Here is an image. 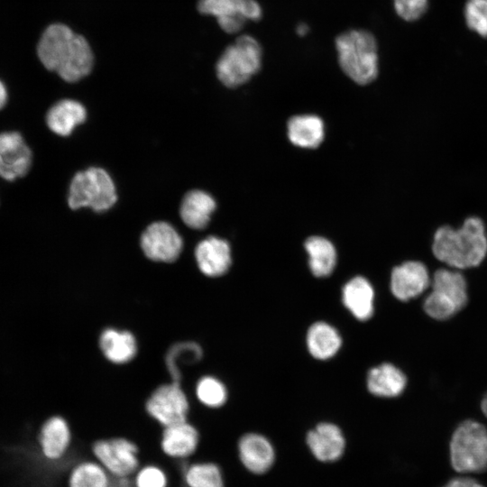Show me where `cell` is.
I'll return each instance as SVG.
<instances>
[{
	"label": "cell",
	"mask_w": 487,
	"mask_h": 487,
	"mask_svg": "<svg viewBox=\"0 0 487 487\" xmlns=\"http://www.w3.org/2000/svg\"><path fill=\"white\" fill-rule=\"evenodd\" d=\"M308 264L313 275L326 277L336 264V252L330 241L320 236L309 237L305 243Z\"/></svg>",
	"instance_id": "obj_28"
},
{
	"label": "cell",
	"mask_w": 487,
	"mask_h": 487,
	"mask_svg": "<svg viewBox=\"0 0 487 487\" xmlns=\"http://www.w3.org/2000/svg\"><path fill=\"white\" fill-rule=\"evenodd\" d=\"M195 257L201 272L209 277L225 274L232 261L229 244L215 236L207 237L198 244Z\"/></svg>",
	"instance_id": "obj_17"
},
{
	"label": "cell",
	"mask_w": 487,
	"mask_h": 487,
	"mask_svg": "<svg viewBox=\"0 0 487 487\" xmlns=\"http://www.w3.org/2000/svg\"><path fill=\"white\" fill-rule=\"evenodd\" d=\"M146 410L163 428L186 421L189 405L179 382L173 381L152 392L146 403Z\"/></svg>",
	"instance_id": "obj_10"
},
{
	"label": "cell",
	"mask_w": 487,
	"mask_h": 487,
	"mask_svg": "<svg viewBox=\"0 0 487 487\" xmlns=\"http://www.w3.org/2000/svg\"><path fill=\"white\" fill-rule=\"evenodd\" d=\"M308 24L304 23H299L297 27H296V32H297V34L299 36H304L308 33Z\"/></svg>",
	"instance_id": "obj_36"
},
{
	"label": "cell",
	"mask_w": 487,
	"mask_h": 487,
	"mask_svg": "<svg viewBox=\"0 0 487 487\" xmlns=\"http://www.w3.org/2000/svg\"><path fill=\"white\" fill-rule=\"evenodd\" d=\"M343 72L360 85L373 81L379 72L378 45L372 32L353 29L342 32L335 41Z\"/></svg>",
	"instance_id": "obj_3"
},
{
	"label": "cell",
	"mask_w": 487,
	"mask_h": 487,
	"mask_svg": "<svg viewBox=\"0 0 487 487\" xmlns=\"http://www.w3.org/2000/svg\"><path fill=\"white\" fill-rule=\"evenodd\" d=\"M112 487H133L132 476L113 477Z\"/></svg>",
	"instance_id": "obj_34"
},
{
	"label": "cell",
	"mask_w": 487,
	"mask_h": 487,
	"mask_svg": "<svg viewBox=\"0 0 487 487\" xmlns=\"http://www.w3.org/2000/svg\"><path fill=\"white\" fill-rule=\"evenodd\" d=\"M342 338L337 330L325 322L314 323L307 334V346L316 359L326 360L340 349Z\"/></svg>",
	"instance_id": "obj_26"
},
{
	"label": "cell",
	"mask_w": 487,
	"mask_h": 487,
	"mask_svg": "<svg viewBox=\"0 0 487 487\" xmlns=\"http://www.w3.org/2000/svg\"><path fill=\"white\" fill-rule=\"evenodd\" d=\"M72 441L67 420L60 416L48 418L38 435L40 454L48 463H60L69 454Z\"/></svg>",
	"instance_id": "obj_14"
},
{
	"label": "cell",
	"mask_w": 487,
	"mask_h": 487,
	"mask_svg": "<svg viewBox=\"0 0 487 487\" xmlns=\"http://www.w3.org/2000/svg\"><path fill=\"white\" fill-rule=\"evenodd\" d=\"M482 410L483 414L487 417V395L483 398L482 401Z\"/></svg>",
	"instance_id": "obj_37"
},
{
	"label": "cell",
	"mask_w": 487,
	"mask_h": 487,
	"mask_svg": "<svg viewBox=\"0 0 487 487\" xmlns=\"http://www.w3.org/2000/svg\"><path fill=\"white\" fill-rule=\"evenodd\" d=\"M180 477L184 487H225L222 469L212 461L189 460L181 464Z\"/></svg>",
	"instance_id": "obj_24"
},
{
	"label": "cell",
	"mask_w": 487,
	"mask_h": 487,
	"mask_svg": "<svg viewBox=\"0 0 487 487\" xmlns=\"http://www.w3.org/2000/svg\"><path fill=\"white\" fill-rule=\"evenodd\" d=\"M199 432L188 420L163 427L160 449L170 460L181 464L189 461L198 452Z\"/></svg>",
	"instance_id": "obj_13"
},
{
	"label": "cell",
	"mask_w": 487,
	"mask_h": 487,
	"mask_svg": "<svg viewBox=\"0 0 487 487\" xmlns=\"http://www.w3.org/2000/svg\"><path fill=\"white\" fill-rule=\"evenodd\" d=\"M216 209V201L202 190H192L186 194L180 206V217L190 228L202 229L207 226Z\"/></svg>",
	"instance_id": "obj_25"
},
{
	"label": "cell",
	"mask_w": 487,
	"mask_h": 487,
	"mask_svg": "<svg viewBox=\"0 0 487 487\" xmlns=\"http://www.w3.org/2000/svg\"><path fill=\"white\" fill-rule=\"evenodd\" d=\"M133 487H170L168 471L157 463L142 464L132 476Z\"/></svg>",
	"instance_id": "obj_29"
},
{
	"label": "cell",
	"mask_w": 487,
	"mask_h": 487,
	"mask_svg": "<svg viewBox=\"0 0 487 487\" xmlns=\"http://www.w3.org/2000/svg\"><path fill=\"white\" fill-rule=\"evenodd\" d=\"M397 14L405 21L412 22L420 18L427 9V0H394Z\"/></svg>",
	"instance_id": "obj_32"
},
{
	"label": "cell",
	"mask_w": 487,
	"mask_h": 487,
	"mask_svg": "<svg viewBox=\"0 0 487 487\" xmlns=\"http://www.w3.org/2000/svg\"><path fill=\"white\" fill-rule=\"evenodd\" d=\"M440 487H485L477 480L467 475L454 477Z\"/></svg>",
	"instance_id": "obj_33"
},
{
	"label": "cell",
	"mask_w": 487,
	"mask_h": 487,
	"mask_svg": "<svg viewBox=\"0 0 487 487\" xmlns=\"http://www.w3.org/2000/svg\"><path fill=\"white\" fill-rule=\"evenodd\" d=\"M407 384L405 374L391 363H382L372 368L367 375L368 391L378 397H397Z\"/></svg>",
	"instance_id": "obj_21"
},
{
	"label": "cell",
	"mask_w": 487,
	"mask_h": 487,
	"mask_svg": "<svg viewBox=\"0 0 487 487\" xmlns=\"http://www.w3.org/2000/svg\"><path fill=\"white\" fill-rule=\"evenodd\" d=\"M113 477L92 456L74 462L66 475V487H112Z\"/></svg>",
	"instance_id": "obj_22"
},
{
	"label": "cell",
	"mask_w": 487,
	"mask_h": 487,
	"mask_svg": "<svg viewBox=\"0 0 487 487\" xmlns=\"http://www.w3.org/2000/svg\"><path fill=\"white\" fill-rule=\"evenodd\" d=\"M307 444L313 455L321 462L339 459L345 450V441L341 429L332 423H320L307 436Z\"/></svg>",
	"instance_id": "obj_18"
},
{
	"label": "cell",
	"mask_w": 487,
	"mask_h": 487,
	"mask_svg": "<svg viewBox=\"0 0 487 487\" xmlns=\"http://www.w3.org/2000/svg\"><path fill=\"white\" fill-rule=\"evenodd\" d=\"M342 299L345 308L358 320L365 321L372 317L374 309V290L365 278L357 276L345 283Z\"/></svg>",
	"instance_id": "obj_19"
},
{
	"label": "cell",
	"mask_w": 487,
	"mask_h": 487,
	"mask_svg": "<svg viewBox=\"0 0 487 487\" xmlns=\"http://www.w3.org/2000/svg\"><path fill=\"white\" fill-rule=\"evenodd\" d=\"M32 153L18 132L0 133V177L13 181L24 177L31 169Z\"/></svg>",
	"instance_id": "obj_12"
},
{
	"label": "cell",
	"mask_w": 487,
	"mask_h": 487,
	"mask_svg": "<svg viewBox=\"0 0 487 487\" xmlns=\"http://www.w3.org/2000/svg\"><path fill=\"white\" fill-rule=\"evenodd\" d=\"M262 48L251 35H242L219 57L216 71L219 80L228 87L247 82L261 69Z\"/></svg>",
	"instance_id": "obj_5"
},
{
	"label": "cell",
	"mask_w": 487,
	"mask_h": 487,
	"mask_svg": "<svg viewBox=\"0 0 487 487\" xmlns=\"http://www.w3.org/2000/svg\"><path fill=\"white\" fill-rule=\"evenodd\" d=\"M141 246L150 260L171 262L179 256L183 242L171 225L156 222L150 225L142 233Z\"/></svg>",
	"instance_id": "obj_11"
},
{
	"label": "cell",
	"mask_w": 487,
	"mask_h": 487,
	"mask_svg": "<svg viewBox=\"0 0 487 487\" xmlns=\"http://www.w3.org/2000/svg\"><path fill=\"white\" fill-rule=\"evenodd\" d=\"M431 292L424 300V310L432 318L446 320L461 310L467 302L466 281L462 273L437 270L431 281Z\"/></svg>",
	"instance_id": "obj_7"
},
{
	"label": "cell",
	"mask_w": 487,
	"mask_h": 487,
	"mask_svg": "<svg viewBox=\"0 0 487 487\" xmlns=\"http://www.w3.org/2000/svg\"><path fill=\"white\" fill-rule=\"evenodd\" d=\"M99 346L107 360L118 364L130 362L137 352L133 335L115 328H106L102 332Z\"/></svg>",
	"instance_id": "obj_23"
},
{
	"label": "cell",
	"mask_w": 487,
	"mask_h": 487,
	"mask_svg": "<svg viewBox=\"0 0 487 487\" xmlns=\"http://www.w3.org/2000/svg\"><path fill=\"white\" fill-rule=\"evenodd\" d=\"M196 394L201 403L210 408L224 405L227 399L225 385L212 376H205L198 381Z\"/></svg>",
	"instance_id": "obj_30"
},
{
	"label": "cell",
	"mask_w": 487,
	"mask_h": 487,
	"mask_svg": "<svg viewBox=\"0 0 487 487\" xmlns=\"http://www.w3.org/2000/svg\"><path fill=\"white\" fill-rule=\"evenodd\" d=\"M432 252L437 260L453 268L478 266L487 253L483 222L479 217L471 216L460 228L439 227L433 237Z\"/></svg>",
	"instance_id": "obj_2"
},
{
	"label": "cell",
	"mask_w": 487,
	"mask_h": 487,
	"mask_svg": "<svg viewBox=\"0 0 487 487\" xmlns=\"http://www.w3.org/2000/svg\"><path fill=\"white\" fill-rule=\"evenodd\" d=\"M8 99V92L5 85L0 79V110L4 108Z\"/></svg>",
	"instance_id": "obj_35"
},
{
	"label": "cell",
	"mask_w": 487,
	"mask_h": 487,
	"mask_svg": "<svg viewBox=\"0 0 487 487\" xmlns=\"http://www.w3.org/2000/svg\"><path fill=\"white\" fill-rule=\"evenodd\" d=\"M198 10L216 17L227 33L238 32L248 21L258 22L262 17V6L255 0H199Z\"/></svg>",
	"instance_id": "obj_9"
},
{
	"label": "cell",
	"mask_w": 487,
	"mask_h": 487,
	"mask_svg": "<svg viewBox=\"0 0 487 487\" xmlns=\"http://www.w3.org/2000/svg\"><path fill=\"white\" fill-rule=\"evenodd\" d=\"M116 199L115 186L101 168L79 171L71 180L68 203L72 209L88 207L96 212H104L112 207Z\"/></svg>",
	"instance_id": "obj_6"
},
{
	"label": "cell",
	"mask_w": 487,
	"mask_h": 487,
	"mask_svg": "<svg viewBox=\"0 0 487 487\" xmlns=\"http://www.w3.org/2000/svg\"><path fill=\"white\" fill-rule=\"evenodd\" d=\"M86 117L87 112L82 104L72 99H63L49 109L46 123L54 133L68 136L77 125L85 121Z\"/></svg>",
	"instance_id": "obj_20"
},
{
	"label": "cell",
	"mask_w": 487,
	"mask_h": 487,
	"mask_svg": "<svg viewBox=\"0 0 487 487\" xmlns=\"http://www.w3.org/2000/svg\"><path fill=\"white\" fill-rule=\"evenodd\" d=\"M290 142L302 148H316L324 138V124L313 115L293 116L288 122Z\"/></svg>",
	"instance_id": "obj_27"
},
{
	"label": "cell",
	"mask_w": 487,
	"mask_h": 487,
	"mask_svg": "<svg viewBox=\"0 0 487 487\" xmlns=\"http://www.w3.org/2000/svg\"><path fill=\"white\" fill-rule=\"evenodd\" d=\"M429 284L427 269L420 262H406L391 271V290L400 300L407 301L419 296Z\"/></svg>",
	"instance_id": "obj_15"
},
{
	"label": "cell",
	"mask_w": 487,
	"mask_h": 487,
	"mask_svg": "<svg viewBox=\"0 0 487 487\" xmlns=\"http://www.w3.org/2000/svg\"><path fill=\"white\" fill-rule=\"evenodd\" d=\"M91 456L112 477L133 476L142 464L137 444L124 436L96 440L91 446Z\"/></svg>",
	"instance_id": "obj_8"
},
{
	"label": "cell",
	"mask_w": 487,
	"mask_h": 487,
	"mask_svg": "<svg viewBox=\"0 0 487 487\" xmlns=\"http://www.w3.org/2000/svg\"><path fill=\"white\" fill-rule=\"evenodd\" d=\"M464 17L472 31L487 37V0H467Z\"/></svg>",
	"instance_id": "obj_31"
},
{
	"label": "cell",
	"mask_w": 487,
	"mask_h": 487,
	"mask_svg": "<svg viewBox=\"0 0 487 487\" xmlns=\"http://www.w3.org/2000/svg\"><path fill=\"white\" fill-rule=\"evenodd\" d=\"M237 451L242 464L253 473H263L274 463L273 446L266 437L260 434L244 435L238 441Z\"/></svg>",
	"instance_id": "obj_16"
},
{
	"label": "cell",
	"mask_w": 487,
	"mask_h": 487,
	"mask_svg": "<svg viewBox=\"0 0 487 487\" xmlns=\"http://www.w3.org/2000/svg\"><path fill=\"white\" fill-rule=\"evenodd\" d=\"M36 51L41 64L67 82L88 75L94 63L87 41L63 23H52L43 31Z\"/></svg>",
	"instance_id": "obj_1"
},
{
	"label": "cell",
	"mask_w": 487,
	"mask_h": 487,
	"mask_svg": "<svg viewBox=\"0 0 487 487\" xmlns=\"http://www.w3.org/2000/svg\"><path fill=\"white\" fill-rule=\"evenodd\" d=\"M450 463L460 474L487 471V429L474 420L462 422L454 431L449 445Z\"/></svg>",
	"instance_id": "obj_4"
}]
</instances>
